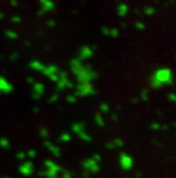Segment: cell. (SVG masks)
Masks as SVG:
<instances>
[{"mask_svg":"<svg viewBox=\"0 0 176 178\" xmlns=\"http://www.w3.org/2000/svg\"><path fill=\"white\" fill-rule=\"evenodd\" d=\"M121 164H122L123 169H129L132 166V159L127 156H123L121 158Z\"/></svg>","mask_w":176,"mask_h":178,"instance_id":"6da1fadb","label":"cell"}]
</instances>
